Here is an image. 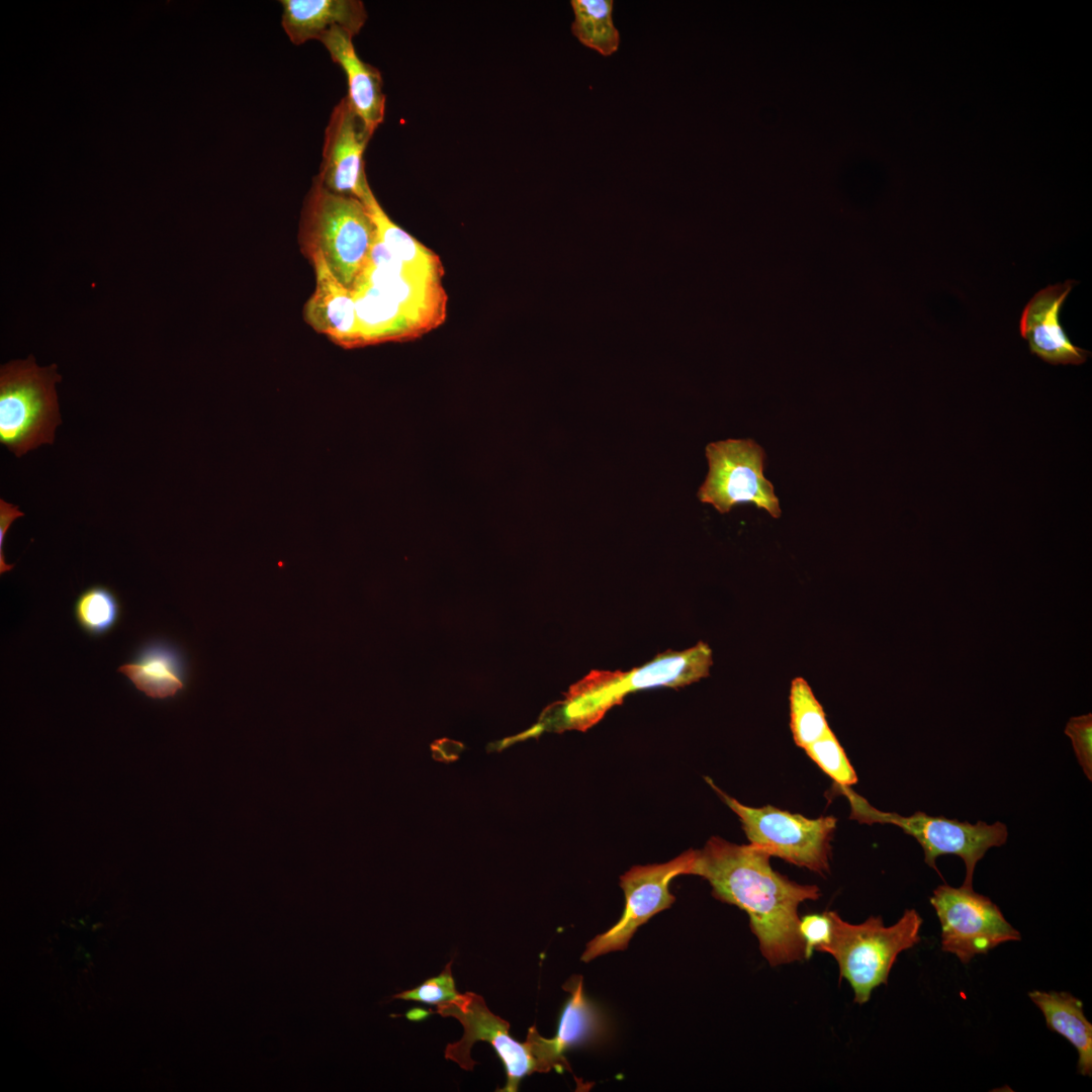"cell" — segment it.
I'll return each mask as SVG.
<instances>
[{"instance_id":"6da1fadb","label":"cell","mask_w":1092,"mask_h":1092,"mask_svg":"<svg viewBox=\"0 0 1092 1092\" xmlns=\"http://www.w3.org/2000/svg\"><path fill=\"white\" fill-rule=\"evenodd\" d=\"M770 854L754 844L711 837L698 850L694 875L704 878L713 896L745 911L762 957L770 967L805 959L799 905L820 896L816 885H802L776 872Z\"/></svg>"},{"instance_id":"7a4b0ae2","label":"cell","mask_w":1092,"mask_h":1092,"mask_svg":"<svg viewBox=\"0 0 1092 1092\" xmlns=\"http://www.w3.org/2000/svg\"><path fill=\"white\" fill-rule=\"evenodd\" d=\"M710 646L700 641L684 651H668L629 671L592 670L573 685L560 702L553 721L557 728L585 731L629 694L656 687L680 688L709 675Z\"/></svg>"},{"instance_id":"3957f363","label":"cell","mask_w":1092,"mask_h":1092,"mask_svg":"<svg viewBox=\"0 0 1092 1092\" xmlns=\"http://www.w3.org/2000/svg\"><path fill=\"white\" fill-rule=\"evenodd\" d=\"M376 239L364 203L326 189L313 177L301 210L298 243L308 259L321 257L334 277L352 290Z\"/></svg>"},{"instance_id":"277c9868","label":"cell","mask_w":1092,"mask_h":1092,"mask_svg":"<svg viewBox=\"0 0 1092 1092\" xmlns=\"http://www.w3.org/2000/svg\"><path fill=\"white\" fill-rule=\"evenodd\" d=\"M829 914L831 940L818 951L834 958L840 980L845 979L853 991V1001L864 1004L877 987L887 985L898 956L920 942L923 920L915 909H906L890 926L884 924L881 916H870L862 923L852 924L835 911Z\"/></svg>"},{"instance_id":"5b68a950","label":"cell","mask_w":1092,"mask_h":1092,"mask_svg":"<svg viewBox=\"0 0 1092 1092\" xmlns=\"http://www.w3.org/2000/svg\"><path fill=\"white\" fill-rule=\"evenodd\" d=\"M61 378L56 364L39 367L33 356L1 366L0 443L15 456L54 443L62 423L55 388Z\"/></svg>"},{"instance_id":"8992f818","label":"cell","mask_w":1092,"mask_h":1092,"mask_svg":"<svg viewBox=\"0 0 1092 1092\" xmlns=\"http://www.w3.org/2000/svg\"><path fill=\"white\" fill-rule=\"evenodd\" d=\"M834 787L847 798L850 819L866 824L898 826L904 833L917 840L923 849L925 863L938 874L936 867L938 856L945 854L960 856L966 867L963 886L969 888H973L975 868L987 850L1003 845L1008 838L1007 827L1002 822L987 824L978 821L976 824H971L968 821L948 819L943 816H930L921 811L910 816H902L876 809L850 787L837 785Z\"/></svg>"},{"instance_id":"52a82bcc","label":"cell","mask_w":1092,"mask_h":1092,"mask_svg":"<svg viewBox=\"0 0 1092 1092\" xmlns=\"http://www.w3.org/2000/svg\"><path fill=\"white\" fill-rule=\"evenodd\" d=\"M708 782L739 817L751 844L761 847L770 856H779L815 873L829 871L830 841L837 823L835 817L810 819L769 805L760 808L745 806L718 789L713 782Z\"/></svg>"},{"instance_id":"ba28073f","label":"cell","mask_w":1092,"mask_h":1092,"mask_svg":"<svg viewBox=\"0 0 1092 1092\" xmlns=\"http://www.w3.org/2000/svg\"><path fill=\"white\" fill-rule=\"evenodd\" d=\"M929 901L940 922L942 951L956 954L963 964L1021 939L1000 908L973 888L943 884L934 889Z\"/></svg>"},{"instance_id":"9c48e42d","label":"cell","mask_w":1092,"mask_h":1092,"mask_svg":"<svg viewBox=\"0 0 1092 1092\" xmlns=\"http://www.w3.org/2000/svg\"><path fill=\"white\" fill-rule=\"evenodd\" d=\"M709 473L698 491L702 503L725 514L749 503L780 518L779 498L763 475L764 451L752 440L729 439L706 447Z\"/></svg>"},{"instance_id":"30bf717a","label":"cell","mask_w":1092,"mask_h":1092,"mask_svg":"<svg viewBox=\"0 0 1092 1092\" xmlns=\"http://www.w3.org/2000/svg\"><path fill=\"white\" fill-rule=\"evenodd\" d=\"M698 850H687L664 863L636 866L620 878L625 895V909L620 919L607 931L595 936L581 956L588 963L618 950H625L635 931L655 914L669 908L675 897L670 882L680 875H694Z\"/></svg>"},{"instance_id":"8fae6325","label":"cell","mask_w":1092,"mask_h":1092,"mask_svg":"<svg viewBox=\"0 0 1092 1092\" xmlns=\"http://www.w3.org/2000/svg\"><path fill=\"white\" fill-rule=\"evenodd\" d=\"M436 1006L438 1014L457 1019L464 1028L458 1041L447 1044L444 1052L447 1060L463 1070L472 1071L476 1062L471 1059V1048L477 1040L487 1041L506 1070L507 1083L497 1090L502 1092L518 1091L521 1081L536 1072V1062L527 1042H520L511 1035L510 1023L493 1014L480 995L466 992Z\"/></svg>"},{"instance_id":"7c38bea8","label":"cell","mask_w":1092,"mask_h":1092,"mask_svg":"<svg viewBox=\"0 0 1092 1092\" xmlns=\"http://www.w3.org/2000/svg\"><path fill=\"white\" fill-rule=\"evenodd\" d=\"M372 134L346 96L335 105L325 130L320 171L314 176L326 189L362 201L371 190L364 153Z\"/></svg>"},{"instance_id":"4fadbf2b","label":"cell","mask_w":1092,"mask_h":1092,"mask_svg":"<svg viewBox=\"0 0 1092 1092\" xmlns=\"http://www.w3.org/2000/svg\"><path fill=\"white\" fill-rule=\"evenodd\" d=\"M569 993L564 1003L552 1038L541 1036L535 1025L531 1026L525 1040L536 1062V1072L547 1073L552 1069L570 1071L565 1054L576 1046L597 1042L607 1032L606 1020L600 1008L590 1001L583 989V978L571 976L563 985Z\"/></svg>"},{"instance_id":"5bb4252c","label":"cell","mask_w":1092,"mask_h":1092,"mask_svg":"<svg viewBox=\"0 0 1092 1092\" xmlns=\"http://www.w3.org/2000/svg\"><path fill=\"white\" fill-rule=\"evenodd\" d=\"M1077 284L1075 280L1049 285L1037 291L1024 306L1019 333L1031 354L1052 365H1081L1090 352L1074 345L1061 322V309Z\"/></svg>"},{"instance_id":"9a60e30c","label":"cell","mask_w":1092,"mask_h":1092,"mask_svg":"<svg viewBox=\"0 0 1092 1092\" xmlns=\"http://www.w3.org/2000/svg\"><path fill=\"white\" fill-rule=\"evenodd\" d=\"M309 261L316 281L315 290L303 307L304 321L341 347H362L352 290L334 277L321 257Z\"/></svg>"},{"instance_id":"2e32d148","label":"cell","mask_w":1092,"mask_h":1092,"mask_svg":"<svg viewBox=\"0 0 1092 1092\" xmlns=\"http://www.w3.org/2000/svg\"><path fill=\"white\" fill-rule=\"evenodd\" d=\"M352 39L353 36L340 27L331 28L318 38L347 77L346 97L352 108L374 133L385 114L382 78L377 68L358 57Z\"/></svg>"},{"instance_id":"e0dca14e","label":"cell","mask_w":1092,"mask_h":1092,"mask_svg":"<svg viewBox=\"0 0 1092 1092\" xmlns=\"http://www.w3.org/2000/svg\"><path fill=\"white\" fill-rule=\"evenodd\" d=\"M281 25L293 44L317 39L333 27L353 37L363 27L367 12L358 0H281Z\"/></svg>"},{"instance_id":"ac0fdd59","label":"cell","mask_w":1092,"mask_h":1092,"mask_svg":"<svg viewBox=\"0 0 1092 1092\" xmlns=\"http://www.w3.org/2000/svg\"><path fill=\"white\" fill-rule=\"evenodd\" d=\"M1030 1000L1042 1012L1046 1027L1064 1036L1078 1052V1073L1092 1075V1024L1083 1011V1003L1068 992L1038 991L1028 993Z\"/></svg>"},{"instance_id":"d6986e66","label":"cell","mask_w":1092,"mask_h":1092,"mask_svg":"<svg viewBox=\"0 0 1092 1092\" xmlns=\"http://www.w3.org/2000/svg\"><path fill=\"white\" fill-rule=\"evenodd\" d=\"M133 661L118 668L147 697L166 699L184 688V668L180 653L162 641L145 645Z\"/></svg>"},{"instance_id":"ffe728a7","label":"cell","mask_w":1092,"mask_h":1092,"mask_svg":"<svg viewBox=\"0 0 1092 1092\" xmlns=\"http://www.w3.org/2000/svg\"><path fill=\"white\" fill-rule=\"evenodd\" d=\"M376 228L378 239L387 250L407 267L431 273L440 278L444 268L439 257L394 223L370 190L362 199Z\"/></svg>"},{"instance_id":"44dd1931","label":"cell","mask_w":1092,"mask_h":1092,"mask_svg":"<svg viewBox=\"0 0 1092 1092\" xmlns=\"http://www.w3.org/2000/svg\"><path fill=\"white\" fill-rule=\"evenodd\" d=\"M571 32L578 41L604 57L615 54L620 33L614 24L612 0H572Z\"/></svg>"},{"instance_id":"7402d4cb","label":"cell","mask_w":1092,"mask_h":1092,"mask_svg":"<svg viewBox=\"0 0 1092 1092\" xmlns=\"http://www.w3.org/2000/svg\"><path fill=\"white\" fill-rule=\"evenodd\" d=\"M790 727L794 742L805 749L830 727L825 711L804 677H795L790 687Z\"/></svg>"},{"instance_id":"603a6c76","label":"cell","mask_w":1092,"mask_h":1092,"mask_svg":"<svg viewBox=\"0 0 1092 1092\" xmlns=\"http://www.w3.org/2000/svg\"><path fill=\"white\" fill-rule=\"evenodd\" d=\"M74 613L80 627L91 636L109 632L117 623L120 605L107 587L94 585L86 588L75 603Z\"/></svg>"},{"instance_id":"cb8c5ba5","label":"cell","mask_w":1092,"mask_h":1092,"mask_svg":"<svg viewBox=\"0 0 1092 1092\" xmlns=\"http://www.w3.org/2000/svg\"><path fill=\"white\" fill-rule=\"evenodd\" d=\"M804 750L835 785L851 787L857 782L854 768L831 729Z\"/></svg>"},{"instance_id":"d4e9b609","label":"cell","mask_w":1092,"mask_h":1092,"mask_svg":"<svg viewBox=\"0 0 1092 1092\" xmlns=\"http://www.w3.org/2000/svg\"><path fill=\"white\" fill-rule=\"evenodd\" d=\"M452 964L453 961H450L439 976L425 981L414 989L396 993L392 996V999L438 1005L457 998L460 993L455 988L451 972Z\"/></svg>"},{"instance_id":"484cf974","label":"cell","mask_w":1092,"mask_h":1092,"mask_svg":"<svg viewBox=\"0 0 1092 1092\" xmlns=\"http://www.w3.org/2000/svg\"><path fill=\"white\" fill-rule=\"evenodd\" d=\"M1065 734L1071 739L1075 755L1085 776L1092 780V714L1069 719Z\"/></svg>"},{"instance_id":"4316f807","label":"cell","mask_w":1092,"mask_h":1092,"mask_svg":"<svg viewBox=\"0 0 1092 1092\" xmlns=\"http://www.w3.org/2000/svg\"><path fill=\"white\" fill-rule=\"evenodd\" d=\"M799 931L805 944V959H810L814 950L818 951L831 940L832 921L829 911L803 916L800 918Z\"/></svg>"},{"instance_id":"83f0119b","label":"cell","mask_w":1092,"mask_h":1092,"mask_svg":"<svg viewBox=\"0 0 1092 1092\" xmlns=\"http://www.w3.org/2000/svg\"><path fill=\"white\" fill-rule=\"evenodd\" d=\"M24 514L19 510L17 506L7 503L3 498L0 499V573H6L13 568V564H8L5 561L4 556V540L8 528L19 517H23Z\"/></svg>"}]
</instances>
